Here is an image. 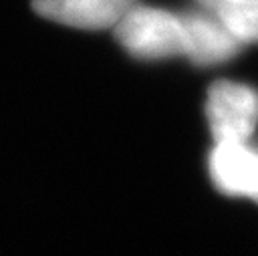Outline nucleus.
I'll list each match as a JSON object with an SVG mask.
<instances>
[{"label": "nucleus", "mask_w": 258, "mask_h": 256, "mask_svg": "<svg viewBox=\"0 0 258 256\" xmlns=\"http://www.w3.org/2000/svg\"><path fill=\"white\" fill-rule=\"evenodd\" d=\"M119 44L145 60L185 56V28L179 14L135 4L113 26Z\"/></svg>", "instance_id": "1"}, {"label": "nucleus", "mask_w": 258, "mask_h": 256, "mask_svg": "<svg viewBox=\"0 0 258 256\" xmlns=\"http://www.w3.org/2000/svg\"><path fill=\"white\" fill-rule=\"evenodd\" d=\"M206 117L214 143L248 141L258 125V91L234 81H216L208 91Z\"/></svg>", "instance_id": "2"}, {"label": "nucleus", "mask_w": 258, "mask_h": 256, "mask_svg": "<svg viewBox=\"0 0 258 256\" xmlns=\"http://www.w3.org/2000/svg\"><path fill=\"white\" fill-rule=\"evenodd\" d=\"M181 16L185 28V58L198 67H212L234 58L244 42L212 12L187 10Z\"/></svg>", "instance_id": "3"}, {"label": "nucleus", "mask_w": 258, "mask_h": 256, "mask_svg": "<svg viewBox=\"0 0 258 256\" xmlns=\"http://www.w3.org/2000/svg\"><path fill=\"white\" fill-rule=\"evenodd\" d=\"M214 185L232 198H248L258 204V149L248 141L214 143L208 157Z\"/></svg>", "instance_id": "4"}, {"label": "nucleus", "mask_w": 258, "mask_h": 256, "mask_svg": "<svg viewBox=\"0 0 258 256\" xmlns=\"http://www.w3.org/2000/svg\"><path fill=\"white\" fill-rule=\"evenodd\" d=\"M135 4L137 0H32L36 14L85 30L113 28Z\"/></svg>", "instance_id": "5"}, {"label": "nucleus", "mask_w": 258, "mask_h": 256, "mask_svg": "<svg viewBox=\"0 0 258 256\" xmlns=\"http://www.w3.org/2000/svg\"><path fill=\"white\" fill-rule=\"evenodd\" d=\"M222 20L244 44L258 42V0H196Z\"/></svg>", "instance_id": "6"}]
</instances>
